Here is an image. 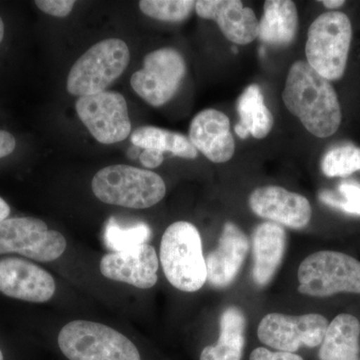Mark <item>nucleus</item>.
<instances>
[{"label":"nucleus","mask_w":360,"mask_h":360,"mask_svg":"<svg viewBox=\"0 0 360 360\" xmlns=\"http://www.w3.org/2000/svg\"><path fill=\"white\" fill-rule=\"evenodd\" d=\"M189 141L196 150L214 163L227 162L236 151L229 116L212 108L194 116L189 127Z\"/></svg>","instance_id":"nucleus-15"},{"label":"nucleus","mask_w":360,"mask_h":360,"mask_svg":"<svg viewBox=\"0 0 360 360\" xmlns=\"http://www.w3.org/2000/svg\"><path fill=\"white\" fill-rule=\"evenodd\" d=\"M352 39V26L347 14H321L307 33V63L328 82L340 79L347 70Z\"/></svg>","instance_id":"nucleus-4"},{"label":"nucleus","mask_w":360,"mask_h":360,"mask_svg":"<svg viewBox=\"0 0 360 360\" xmlns=\"http://www.w3.org/2000/svg\"><path fill=\"white\" fill-rule=\"evenodd\" d=\"M297 276L298 291L312 297L360 293V262L338 251L309 255L300 265Z\"/></svg>","instance_id":"nucleus-7"},{"label":"nucleus","mask_w":360,"mask_h":360,"mask_svg":"<svg viewBox=\"0 0 360 360\" xmlns=\"http://www.w3.org/2000/svg\"><path fill=\"white\" fill-rule=\"evenodd\" d=\"M75 110L85 127L101 143L122 142L131 132L127 101L120 92L103 91L79 97Z\"/></svg>","instance_id":"nucleus-10"},{"label":"nucleus","mask_w":360,"mask_h":360,"mask_svg":"<svg viewBox=\"0 0 360 360\" xmlns=\"http://www.w3.org/2000/svg\"><path fill=\"white\" fill-rule=\"evenodd\" d=\"M338 194L329 191L319 193V200L329 207L347 214L360 217V184L355 180H343L338 187Z\"/></svg>","instance_id":"nucleus-27"},{"label":"nucleus","mask_w":360,"mask_h":360,"mask_svg":"<svg viewBox=\"0 0 360 360\" xmlns=\"http://www.w3.org/2000/svg\"><path fill=\"white\" fill-rule=\"evenodd\" d=\"M195 4L193 0H142L139 1V8L148 18L180 22L191 16Z\"/></svg>","instance_id":"nucleus-26"},{"label":"nucleus","mask_w":360,"mask_h":360,"mask_svg":"<svg viewBox=\"0 0 360 360\" xmlns=\"http://www.w3.org/2000/svg\"><path fill=\"white\" fill-rule=\"evenodd\" d=\"M0 360H4V354H2L1 350H0Z\"/></svg>","instance_id":"nucleus-36"},{"label":"nucleus","mask_w":360,"mask_h":360,"mask_svg":"<svg viewBox=\"0 0 360 360\" xmlns=\"http://www.w3.org/2000/svg\"><path fill=\"white\" fill-rule=\"evenodd\" d=\"M130 141L136 148L143 150H155L172 155L186 160L198 158V150L186 135L160 127L146 125L134 130Z\"/></svg>","instance_id":"nucleus-23"},{"label":"nucleus","mask_w":360,"mask_h":360,"mask_svg":"<svg viewBox=\"0 0 360 360\" xmlns=\"http://www.w3.org/2000/svg\"><path fill=\"white\" fill-rule=\"evenodd\" d=\"M248 205L258 217L293 229H303L311 219L307 198L281 186L258 187L251 193Z\"/></svg>","instance_id":"nucleus-13"},{"label":"nucleus","mask_w":360,"mask_h":360,"mask_svg":"<svg viewBox=\"0 0 360 360\" xmlns=\"http://www.w3.org/2000/svg\"><path fill=\"white\" fill-rule=\"evenodd\" d=\"M265 49L264 47L262 46V49H260V56H264Z\"/></svg>","instance_id":"nucleus-35"},{"label":"nucleus","mask_w":360,"mask_h":360,"mask_svg":"<svg viewBox=\"0 0 360 360\" xmlns=\"http://www.w3.org/2000/svg\"><path fill=\"white\" fill-rule=\"evenodd\" d=\"M42 13L54 18H66L72 11L75 1L73 0H37L34 2Z\"/></svg>","instance_id":"nucleus-28"},{"label":"nucleus","mask_w":360,"mask_h":360,"mask_svg":"<svg viewBox=\"0 0 360 360\" xmlns=\"http://www.w3.org/2000/svg\"><path fill=\"white\" fill-rule=\"evenodd\" d=\"M245 316L240 309L231 307L220 317L217 345L206 347L200 360H241L245 345Z\"/></svg>","instance_id":"nucleus-22"},{"label":"nucleus","mask_w":360,"mask_h":360,"mask_svg":"<svg viewBox=\"0 0 360 360\" xmlns=\"http://www.w3.org/2000/svg\"><path fill=\"white\" fill-rule=\"evenodd\" d=\"M139 160H141L143 167L149 168V169H153V168L162 165L165 156H163V153H158V151L143 150L139 156Z\"/></svg>","instance_id":"nucleus-31"},{"label":"nucleus","mask_w":360,"mask_h":360,"mask_svg":"<svg viewBox=\"0 0 360 360\" xmlns=\"http://www.w3.org/2000/svg\"><path fill=\"white\" fill-rule=\"evenodd\" d=\"M129 59V46L122 39H104L92 45L70 68L66 89L78 97L105 91L122 77Z\"/></svg>","instance_id":"nucleus-6"},{"label":"nucleus","mask_w":360,"mask_h":360,"mask_svg":"<svg viewBox=\"0 0 360 360\" xmlns=\"http://www.w3.org/2000/svg\"><path fill=\"white\" fill-rule=\"evenodd\" d=\"M160 262L167 281L177 290L195 292L207 278L200 231L191 222L167 227L160 243Z\"/></svg>","instance_id":"nucleus-2"},{"label":"nucleus","mask_w":360,"mask_h":360,"mask_svg":"<svg viewBox=\"0 0 360 360\" xmlns=\"http://www.w3.org/2000/svg\"><path fill=\"white\" fill-rule=\"evenodd\" d=\"M158 253L148 243L120 252L108 253L101 262L104 277L141 290L153 288L158 283Z\"/></svg>","instance_id":"nucleus-14"},{"label":"nucleus","mask_w":360,"mask_h":360,"mask_svg":"<svg viewBox=\"0 0 360 360\" xmlns=\"http://www.w3.org/2000/svg\"><path fill=\"white\" fill-rule=\"evenodd\" d=\"M284 105L310 134L319 139L331 136L340 129L341 108L330 82L307 63H293L283 92Z\"/></svg>","instance_id":"nucleus-1"},{"label":"nucleus","mask_w":360,"mask_h":360,"mask_svg":"<svg viewBox=\"0 0 360 360\" xmlns=\"http://www.w3.org/2000/svg\"><path fill=\"white\" fill-rule=\"evenodd\" d=\"M321 360H360V322L352 314L338 315L328 324L321 345Z\"/></svg>","instance_id":"nucleus-20"},{"label":"nucleus","mask_w":360,"mask_h":360,"mask_svg":"<svg viewBox=\"0 0 360 360\" xmlns=\"http://www.w3.org/2000/svg\"><path fill=\"white\" fill-rule=\"evenodd\" d=\"M321 2L326 8L331 9V11L340 8L345 4V0H322Z\"/></svg>","instance_id":"nucleus-33"},{"label":"nucleus","mask_w":360,"mask_h":360,"mask_svg":"<svg viewBox=\"0 0 360 360\" xmlns=\"http://www.w3.org/2000/svg\"><path fill=\"white\" fill-rule=\"evenodd\" d=\"M15 148V137L11 132L0 130V160L13 155Z\"/></svg>","instance_id":"nucleus-30"},{"label":"nucleus","mask_w":360,"mask_h":360,"mask_svg":"<svg viewBox=\"0 0 360 360\" xmlns=\"http://www.w3.org/2000/svg\"><path fill=\"white\" fill-rule=\"evenodd\" d=\"M298 14L291 0H266L264 14L258 22V39L274 47L292 44L297 34Z\"/></svg>","instance_id":"nucleus-19"},{"label":"nucleus","mask_w":360,"mask_h":360,"mask_svg":"<svg viewBox=\"0 0 360 360\" xmlns=\"http://www.w3.org/2000/svg\"><path fill=\"white\" fill-rule=\"evenodd\" d=\"M94 195L106 205L144 210L158 205L167 193L160 175L130 165H115L99 170L91 182Z\"/></svg>","instance_id":"nucleus-3"},{"label":"nucleus","mask_w":360,"mask_h":360,"mask_svg":"<svg viewBox=\"0 0 360 360\" xmlns=\"http://www.w3.org/2000/svg\"><path fill=\"white\" fill-rule=\"evenodd\" d=\"M195 11L205 20H214L232 44L246 45L257 39L258 20L255 11L239 0H200Z\"/></svg>","instance_id":"nucleus-16"},{"label":"nucleus","mask_w":360,"mask_h":360,"mask_svg":"<svg viewBox=\"0 0 360 360\" xmlns=\"http://www.w3.org/2000/svg\"><path fill=\"white\" fill-rule=\"evenodd\" d=\"M150 238V227L144 222L123 224L111 217L104 229V243L112 252L131 250L135 246L148 243Z\"/></svg>","instance_id":"nucleus-24"},{"label":"nucleus","mask_w":360,"mask_h":360,"mask_svg":"<svg viewBox=\"0 0 360 360\" xmlns=\"http://www.w3.org/2000/svg\"><path fill=\"white\" fill-rule=\"evenodd\" d=\"M186 75V63L176 49L165 47L149 52L143 68L132 75L130 85L135 94L153 108L174 98Z\"/></svg>","instance_id":"nucleus-8"},{"label":"nucleus","mask_w":360,"mask_h":360,"mask_svg":"<svg viewBox=\"0 0 360 360\" xmlns=\"http://www.w3.org/2000/svg\"><path fill=\"white\" fill-rule=\"evenodd\" d=\"M66 240L44 220L14 217L0 222V255L18 253L39 262H51L65 253Z\"/></svg>","instance_id":"nucleus-9"},{"label":"nucleus","mask_w":360,"mask_h":360,"mask_svg":"<svg viewBox=\"0 0 360 360\" xmlns=\"http://www.w3.org/2000/svg\"><path fill=\"white\" fill-rule=\"evenodd\" d=\"M328 328L323 315L309 314L291 316L281 314L265 315L257 329L259 340L277 352L295 354L302 345H321Z\"/></svg>","instance_id":"nucleus-11"},{"label":"nucleus","mask_w":360,"mask_h":360,"mask_svg":"<svg viewBox=\"0 0 360 360\" xmlns=\"http://www.w3.org/2000/svg\"><path fill=\"white\" fill-rule=\"evenodd\" d=\"M286 248V232L281 224L267 221L258 225L252 234V277L258 286L274 278Z\"/></svg>","instance_id":"nucleus-18"},{"label":"nucleus","mask_w":360,"mask_h":360,"mask_svg":"<svg viewBox=\"0 0 360 360\" xmlns=\"http://www.w3.org/2000/svg\"><path fill=\"white\" fill-rule=\"evenodd\" d=\"M321 170L328 177H347L360 172V148L345 144L329 149L322 158Z\"/></svg>","instance_id":"nucleus-25"},{"label":"nucleus","mask_w":360,"mask_h":360,"mask_svg":"<svg viewBox=\"0 0 360 360\" xmlns=\"http://www.w3.org/2000/svg\"><path fill=\"white\" fill-rule=\"evenodd\" d=\"M250 250L245 232L232 222H226L220 236L219 246L206 257L207 278L213 288H224L236 278Z\"/></svg>","instance_id":"nucleus-17"},{"label":"nucleus","mask_w":360,"mask_h":360,"mask_svg":"<svg viewBox=\"0 0 360 360\" xmlns=\"http://www.w3.org/2000/svg\"><path fill=\"white\" fill-rule=\"evenodd\" d=\"M11 214V207L4 198H0V222L8 219Z\"/></svg>","instance_id":"nucleus-32"},{"label":"nucleus","mask_w":360,"mask_h":360,"mask_svg":"<svg viewBox=\"0 0 360 360\" xmlns=\"http://www.w3.org/2000/svg\"><path fill=\"white\" fill-rule=\"evenodd\" d=\"M58 340L70 360H141L131 340L97 322L71 321L61 329Z\"/></svg>","instance_id":"nucleus-5"},{"label":"nucleus","mask_w":360,"mask_h":360,"mask_svg":"<svg viewBox=\"0 0 360 360\" xmlns=\"http://www.w3.org/2000/svg\"><path fill=\"white\" fill-rule=\"evenodd\" d=\"M56 281L39 265L18 257L0 259V292L23 302L44 303L56 292Z\"/></svg>","instance_id":"nucleus-12"},{"label":"nucleus","mask_w":360,"mask_h":360,"mask_svg":"<svg viewBox=\"0 0 360 360\" xmlns=\"http://www.w3.org/2000/svg\"><path fill=\"white\" fill-rule=\"evenodd\" d=\"M239 122L234 131L241 139L252 135L255 139H265L274 127V115L264 103V97L257 84L246 87L238 101Z\"/></svg>","instance_id":"nucleus-21"},{"label":"nucleus","mask_w":360,"mask_h":360,"mask_svg":"<svg viewBox=\"0 0 360 360\" xmlns=\"http://www.w3.org/2000/svg\"><path fill=\"white\" fill-rule=\"evenodd\" d=\"M4 35H6V25H4L1 16H0V44L4 41Z\"/></svg>","instance_id":"nucleus-34"},{"label":"nucleus","mask_w":360,"mask_h":360,"mask_svg":"<svg viewBox=\"0 0 360 360\" xmlns=\"http://www.w3.org/2000/svg\"><path fill=\"white\" fill-rule=\"evenodd\" d=\"M250 360H303L300 355L284 352H271L264 347L255 348Z\"/></svg>","instance_id":"nucleus-29"}]
</instances>
